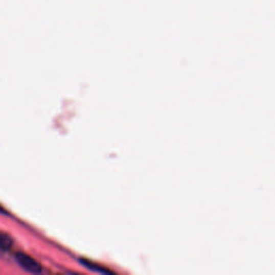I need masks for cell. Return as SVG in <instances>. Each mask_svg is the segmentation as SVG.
<instances>
[{"mask_svg": "<svg viewBox=\"0 0 275 275\" xmlns=\"http://www.w3.org/2000/svg\"><path fill=\"white\" fill-rule=\"evenodd\" d=\"M15 258L19 266L30 273H40L42 271L41 264L33 257L26 255L24 253H17Z\"/></svg>", "mask_w": 275, "mask_h": 275, "instance_id": "6da1fadb", "label": "cell"}, {"mask_svg": "<svg viewBox=\"0 0 275 275\" xmlns=\"http://www.w3.org/2000/svg\"><path fill=\"white\" fill-rule=\"evenodd\" d=\"M12 245H13L12 239L10 238L8 235L0 232V250H3V251L10 250L11 249Z\"/></svg>", "mask_w": 275, "mask_h": 275, "instance_id": "7a4b0ae2", "label": "cell"}, {"mask_svg": "<svg viewBox=\"0 0 275 275\" xmlns=\"http://www.w3.org/2000/svg\"><path fill=\"white\" fill-rule=\"evenodd\" d=\"M80 262L83 264V266H85V268L87 269H90L95 272H98V273H102V274H111L112 272L110 270H107V269H104V268H101L99 266H97V264H95V263H91L89 262L88 260H85V259H81Z\"/></svg>", "mask_w": 275, "mask_h": 275, "instance_id": "3957f363", "label": "cell"}]
</instances>
